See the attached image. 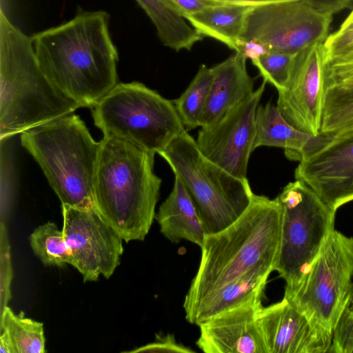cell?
<instances>
[{
	"label": "cell",
	"mask_w": 353,
	"mask_h": 353,
	"mask_svg": "<svg viewBox=\"0 0 353 353\" xmlns=\"http://www.w3.org/2000/svg\"><path fill=\"white\" fill-rule=\"evenodd\" d=\"M109 21L105 11H84L32 37L44 74L81 108H92L118 83Z\"/></svg>",
	"instance_id": "obj_1"
},
{
	"label": "cell",
	"mask_w": 353,
	"mask_h": 353,
	"mask_svg": "<svg viewBox=\"0 0 353 353\" xmlns=\"http://www.w3.org/2000/svg\"><path fill=\"white\" fill-rule=\"evenodd\" d=\"M281 230V210L276 199L253 194L242 215L219 232L206 235L201 257L183 303L187 310L208 294L249 272L274 271Z\"/></svg>",
	"instance_id": "obj_2"
},
{
	"label": "cell",
	"mask_w": 353,
	"mask_h": 353,
	"mask_svg": "<svg viewBox=\"0 0 353 353\" xmlns=\"http://www.w3.org/2000/svg\"><path fill=\"white\" fill-rule=\"evenodd\" d=\"M101 142L96 208L125 242L143 241L155 218L162 181L154 171L155 153L116 138Z\"/></svg>",
	"instance_id": "obj_3"
},
{
	"label": "cell",
	"mask_w": 353,
	"mask_h": 353,
	"mask_svg": "<svg viewBox=\"0 0 353 353\" xmlns=\"http://www.w3.org/2000/svg\"><path fill=\"white\" fill-rule=\"evenodd\" d=\"M0 140L73 113L81 106L41 70L32 37L0 10Z\"/></svg>",
	"instance_id": "obj_4"
},
{
	"label": "cell",
	"mask_w": 353,
	"mask_h": 353,
	"mask_svg": "<svg viewBox=\"0 0 353 353\" xmlns=\"http://www.w3.org/2000/svg\"><path fill=\"white\" fill-rule=\"evenodd\" d=\"M21 145L41 167L62 205L97 208L94 179L101 142L73 113L21 134Z\"/></svg>",
	"instance_id": "obj_5"
},
{
	"label": "cell",
	"mask_w": 353,
	"mask_h": 353,
	"mask_svg": "<svg viewBox=\"0 0 353 353\" xmlns=\"http://www.w3.org/2000/svg\"><path fill=\"white\" fill-rule=\"evenodd\" d=\"M159 154L185 188L206 235L228 228L249 206L254 193L248 181L234 176L204 157L187 131Z\"/></svg>",
	"instance_id": "obj_6"
},
{
	"label": "cell",
	"mask_w": 353,
	"mask_h": 353,
	"mask_svg": "<svg viewBox=\"0 0 353 353\" xmlns=\"http://www.w3.org/2000/svg\"><path fill=\"white\" fill-rule=\"evenodd\" d=\"M92 115L103 137L158 154L187 131L174 103L137 81L117 83L92 108Z\"/></svg>",
	"instance_id": "obj_7"
},
{
	"label": "cell",
	"mask_w": 353,
	"mask_h": 353,
	"mask_svg": "<svg viewBox=\"0 0 353 353\" xmlns=\"http://www.w3.org/2000/svg\"><path fill=\"white\" fill-rule=\"evenodd\" d=\"M281 210L279 250L274 271L285 282L284 296H292L334 229L336 211L305 183L287 184L276 198Z\"/></svg>",
	"instance_id": "obj_8"
},
{
	"label": "cell",
	"mask_w": 353,
	"mask_h": 353,
	"mask_svg": "<svg viewBox=\"0 0 353 353\" xmlns=\"http://www.w3.org/2000/svg\"><path fill=\"white\" fill-rule=\"evenodd\" d=\"M352 278L353 236L334 230L298 290L287 299L333 332L353 288Z\"/></svg>",
	"instance_id": "obj_9"
},
{
	"label": "cell",
	"mask_w": 353,
	"mask_h": 353,
	"mask_svg": "<svg viewBox=\"0 0 353 353\" xmlns=\"http://www.w3.org/2000/svg\"><path fill=\"white\" fill-rule=\"evenodd\" d=\"M332 15L319 12L303 0L253 8L241 39L263 44L268 52L298 54L328 37Z\"/></svg>",
	"instance_id": "obj_10"
},
{
	"label": "cell",
	"mask_w": 353,
	"mask_h": 353,
	"mask_svg": "<svg viewBox=\"0 0 353 353\" xmlns=\"http://www.w3.org/2000/svg\"><path fill=\"white\" fill-rule=\"evenodd\" d=\"M61 207L62 230L72 265L81 274L84 282L96 281L100 276L110 278L123 252L121 235L97 208Z\"/></svg>",
	"instance_id": "obj_11"
},
{
	"label": "cell",
	"mask_w": 353,
	"mask_h": 353,
	"mask_svg": "<svg viewBox=\"0 0 353 353\" xmlns=\"http://www.w3.org/2000/svg\"><path fill=\"white\" fill-rule=\"evenodd\" d=\"M266 81L213 123L201 127L196 141L208 159L233 175L247 179L255 138V117Z\"/></svg>",
	"instance_id": "obj_12"
},
{
	"label": "cell",
	"mask_w": 353,
	"mask_h": 353,
	"mask_svg": "<svg viewBox=\"0 0 353 353\" xmlns=\"http://www.w3.org/2000/svg\"><path fill=\"white\" fill-rule=\"evenodd\" d=\"M327 52L323 43L299 52L284 89L278 91L277 107L296 128L314 136L321 134L325 99Z\"/></svg>",
	"instance_id": "obj_13"
},
{
	"label": "cell",
	"mask_w": 353,
	"mask_h": 353,
	"mask_svg": "<svg viewBox=\"0 0 353 353\" xmlns=\"http://www.w3.org/2000/svg\"><path fill=\"white\" fill-rule=\"evenodd\" d=\"M333 210L353 201V129L330 135L304 156L294 172Z\"/></svg>",
	"instance_id": "obj_14"
},
{
	"label": "cell",
	"mask_w": 353,
	"mask_h": 353,
	"mask_svg": "<svg viewBox=\"0 0 353 353\" xmlns=\"http://www.w3.org/2000/svg\"><path fill=\"white\" fill-rule=\"evenodd\" d=\"M257 323L267 353H325L332 344L327 330L284 298L261 307Z\"/></svg>",
	"instance_id": "obj_15"
},
{
	"label": "cell",
	"mask_w": 353,
	"mask_h": 353,
	"mask_svg": "<svg viewBox=\"0 0 353 353\" xmlns=\"http://www.w3.org/2000/svg\"><path fill=\"white\" fill-rule=\"evenodd\" d=\"M261 306L250 301L201 323L196 345L205 353H267L257 323Z\"/></svg>",
	"instance_id": "obj_16"
},
{
	"label": "cell",
	"mask_w": 353,
	"mask_h": 353,
	"mask_svg": "<svg viewBox=\"0 0 353 353\" xmlns=\"http://www.w3.org/2000/svg\"><path fill=\"white\" fill-rule=\"evenodd\" d=\"M246 60L242 54L235 52L212 67L214 78L199 126L216 121L253 93L254 79L248 72Z\"/></svg>",
	"instance_id": "obj_17"
},
{
	"label": "cell",
	"mask_w": 353,
	"mask_h": 353,
	"mask_svg": "<svg viewBox=\"0 0 353 353\" xmlns=\"http://www.w3.org/2000/svg\"><path fill=\"white\" fill-rule=\"evenodd\" d=\"M330 137V135L321 133L314 136L296 128L271 102L257 108L253 150L261 146L281 148L288 159L299 161Z\"/></svg>",
	"instance_id": "obj_18"
},
{
	"label": "cell",
	"mask_w": 353,
	"mask_h": 353,
	"mask_svg": "<svg viewBox=\"0 0 353 353\" xmlns=\"http://www.w3.org/2000/svg\"><path fill=\"white\" fill-rule=\"evenodd\" d=\"M271 269L259 268L214 290L185 311L186 320L195 325L250 301L261 300Z\"/></svg>",
	"instance_id": "obj_19"
},
{
	"label": "cell",
	"mask_w": 353,
	"mask_h": 353,
	"mask_svg": "<svg viewBox=\"0 0 353 353\" xmlns=\"http://www.w3.org/2000/svg\"><path fill=\"white\" fill-rule=\"evenodd\" d=\"M161 234L174 243L182 240L200 248L206 234L197 211L181 181L175 176L172 192L155 215Z\"/></svg>",
	"instance_id": "obj_20"
},
{
	"label": "cell",
	"mask_w": 353,
	"mask_h": 353,
	"mask_svg": "<svg viewBox=\"0 0 353 353\" xmlns=\"http://www.w3.org/2000/svg\"><path fill=\"white\" fill-rule=\"evenodd\" d=\"M252 7L213 4L201 11L185 16L190 24L203 37L216 39L236 51Z\"/></svg>",
	"instance_id": "obj_21"
},
{
	"label": "cell",
	"mask_w": 353,
	"mask_h": 353,
	"mask_svg": "<svg viewBox=\"0 0 353 353\" xmlns=\"http://www.w3.org/2000/svg\"><path fill=\"white\" fill-rule=\"evenodd\" d=\"M154 24L161 42L176 52L190 50L203 36L164 0H135Z\"/></svg>",
	"instance_id": "obj_22"
},
{
	"label": "cell",
	"mask_w": 353,
	"mask_h": 353,
	"mask_svg": "<svg viewBox=\"0 0 353 353\" xmlns=\"http://www.w3.org/2000/svg\"><path fill=\"white\" fill-rule=\"evenodd\" d=\"M353 129V84L325 88L321 133L334 135Z\"/></svg>",
	"instance_id": "obj_23"
},
{
	"label": "cell",
	"mask_w": 353,
	"mask_h": 353,
	"mask_svg": "<svg viewBox=\"0 0 353 353\" xmlns=\"http://www.w3.org/2000/svg\"><path fill=\"white\" fill-rule=\"evenodd\" d=\"M0 331L7 332L17 353H45L43 324L26 318L23 312L15 314L8 305L1 311Z\"/></svg>",
	"instance_id": "obj_24"
},
{
	"label": "cell",
	"mask_w": 353,
	"mask_h": 353,
	"mask_svg": "<svg viewBox=\"0 0 353 353\" xmlns=\"http://www.w3.org/2000/svg\"><path fill=\"white\" fill-rule=\"evenodd\" d=\"M213 78L212 68L201 65L186 90L173 101L186 130L199 127Z\"/></svg>",
	"instance_id": "obj_25"
},
{
	"label": "cell",
	"mask_w": 353,
	"mask_h": 353,
	"mask_svg": "<svg viewBox=\"0 0 353 353\" xmlns=\"http://www.w3.org/2000/svg\"><path fill=\"white\" fill-rule=\"evenodd\" d=\"M34 254L46 266L72 265V259L63 230L52 222H47L34 230L29 237Z\"/></svg>",
	"instance_id": "obj_26"
},
{
	"label": "cell",
	"mask_w": 353,
	"mask_h": 353,
	"mask_svg": "<svg viewBox=\"0 0 353 353\" xmlns=\"http://www.w3.org/2000/svg\"><path fill=\"white\" fill-rule=\"evenodd\" d=\"M298 54L268 52L252 63L258 68L263 81L280 91L290 80Z\"/></svg>",
	"instance_id": "obj_27"
},
{
	"label": "cell",
	"mask_w": 353,
	"mask_h": 353,
	"mask_svg": "<svg viewBox=\"0 0 353 353\" xmlns=\"http://www.w3.org/2000/svg\"><path fill=\"white\" fill-rule=\"evenodd\" d=\"M332 353H353V288L332 332Z\"/></svg>",
	"instance_id": "obj_28"
},
{
	"label": "cell",
	"mask_w": 353,
	"mask_h": 353,
	"mask_svg": "<svg viewBox=\"0 0 353 353\" xmlns=\"http://www.w3.org/2000/svg\"><path fill=\"white\" fill-rule=\"evenodd\" d=\"M353 84V48L327 57L325 70V88L334 85Z\"/></svg>",
	"instance_id": "obj_29"
},
{
	"label": "cell",
	"mask_w": 353,
	"mask_h": 353,
	"mask_svg": "<svg viewBox=\"0 0 353 353\" xmlns=\"http://www.w3.org/2000/svg\"><path fill=\"white\" fill-rule=\"evenodd\" d=\"M5 230L6 228L2 225L1 229V311L7 306L11 298L10 283L12 276L10 246Z\"/></svg>",
	"instance_id": "obj_30"
},
{
	"label": "cell",
	"mask_w": 353,
	"mask_h": 353,
	"mask_svg": "<svg viewBox=\"0 0 353 353\" xmlns=\"http://www.w3.org/2000/svg\"><path fill=\"white\" fill-rule=\"evenodd\" d=\"M327 57L337 54L353 46V20L343 22L340 28L328 35L323 43Z\"/></svg>",
	"instance_id": "obj_31"
},
{
	"label": "cell",
	"mask_w": 353,
	"mask_h": 353,
	"mask_svg": "<svg viewBox=\"0 0 353 353\" xmlns=\"http://www.w3.org/2000/svg\"><path fill=\"white\" fill-rule=\"evenodd\" d=\"M125 352H172L194 353L192 349L176 342L172 334L157 335L156 339L148 344Z\"/></svg>",
	"instance_id": "obj_32"
},
{
	"label": "cell",
	"mask_w": 353,
	"mask_h": 353,
	"mask_svg": "<svg viewBox=\"0 0 353 353\" xmlns=\"http://www.w3.org/2000/svg\"><path fill=\"white\" fill-rule=\"evenodd\" d=\"M177 14L183 17L194 14L215 4L208 0H164Z\"/></svg>",
	"instance_id": "obj_33"
},
{
	"label": "cell",
	"mask_w": 353,
	"mask_h": 353,
	"mask_svg": "<svg viewBox=\"0 0 353 353\" xmlns=\"http://www.w3.org/2000/svg\"><path fill=\"white\" fill-rule=\"evenodd\" d=\"M316 11L332 15L351 7L353 0H303Z\"/></svg>",
	"instance_id": "obj_34"
},
{
	"label": "cell",
	"mask_w": 353,
	"mask_h": 353,
	"mask_svg": "<svg viewBox=\"0 0 353 353\" xmlns=\"http://www.w3.org/2000/svg\"><path fill=\"white\" fill-rule=\"evenodd\" d=\"M235 52L242 54L246 59H250L251 61L268 53L263 44L257 41H245L241 39L236 41V51Z\"/></svg>",
	"instance_id": "obj_35"
},
{
	"label": "cell",
	"mask_w": 353,
	"mask_h": 353,
	"mask_svg": "<svg viewBox=\"0 0 353 353\" xmlns=\"http://www.w3.org/2000/svg\"><path fill=\"white\" fill-rule=\"evenodd\" d=\"M215 4H225L240 6H248L256 8L270 5L276 3H280L294 0H208Z\"/></svg>",
	"instance_id": "obj_36"
},
{
	"label": "cell",
	"mask_w": 353,
	"mask_h": 353,
	"mask_svg": "<svg viewBox=\"0 0 353 353\" xmlns=\"http://www.w3.org/2000/svg\"><path fill=\"white\" fill-rule=\"evenodd\" d=\"M1 353H17V349L6 331H1L0 336Z\"/></svg>",
	"instance_id": "obj_37"
},
{
	"label": "cell",
	"mask_w": 353,
	"mask_h": 353,
	"mask_svg": "<svg viewBox=\"0 0 353 353\" xmlns=\"http://www.w3.org/2000/svg\"><path fill=\"white\" fill-rule=\"evenodd\" d=\"M353 20V10L343 22H350Z\"/></svg>",
	"instance_id": "obj_38"
},
{
	"label": "cell",
	"mask_w": 353,
	"mask_h": 353,
	"mask_svg": "<svg viewBox=\"0 0 353 353\" xmlns=\"http://www.w3.org/2000/svg\"><path fill=\"white\" fill-rule=\"evenodd\" d=\"M350 48H353V46H352V47H350ZM347 49H348V48H347ZM346 50H347V49H346Z\"/></svg>",
	"instance_id": "obj_39"
}]
</instances>
